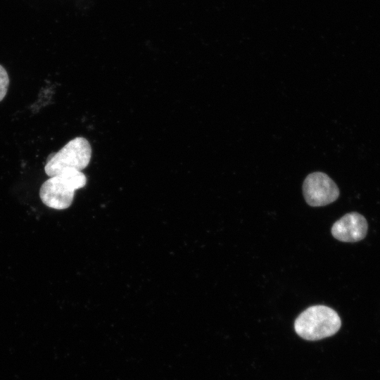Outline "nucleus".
<instances>
[{"label": "nucleus", "mask_w": 380, "mask_h": 380, "mask_svg": "<svg viewBox=\"0 0 380 380\" xmlns=\"http://www.w3.org/2000/svg\"><path fill=\"white\" fill-rule=\"evenodd\" d=\"M366 219L357 213H350L337 220L331 227L333 236L343 242H357L363 239L367 232Z\"/></svg>", "instance_id": "obj_5"}, {"label": "nucleus", "mask_w": 380, "mask_h": 380, "mask_svg": "<svg viewBox=\"0 0 380 380\" xmlns=\"http://www.w3.org/2000/svg\"><path fill=\"white\" fill-rule=\"evenodd\" d=\"M303 191L307 203L313 207L330 204L339 196L336 183L322 172H315L306 177L303 184Z\"/></svg>", "instance_id": "obj_4"}, {"label": "nucleus", "mask_w": 380, "mask_h": 380, "mask_svg": "<svg viewBox=\"0 0 380 380\" xmlns=\"http://www.w3.org/2000/svg\"><path fill=\"white\" fill-rule=\"evenodd\" d=\"M87 183L85 175L78 170H68L49 177L41 186L39 196L49 208L63 210L72 203L75 191Z\"/></svg>", "instance_id": "obj_1"}, {"label": "nucleus", "mask_w": 380, "mask_h": 380, "mask_svg": "<svg viewBox=\"0 0 380 380\" xmlns=\"http://www.w3.org/2000/svg\"><path fill=\"white\" fill-rule=\"evenodd\" d=\"M9 84V77L6 69L0 65V101L5 97Z\"/></svg>", "instance_id": "obj_6"}, {"label": "nucleus", "mask_w": 380, "mask_h": 380, "mask_svg": "<svg viewBox=\"0 0 380 380\" xmlns=\"http://www.w3.org/2000/svg\"><path fill=\"white\" fill-rule=\"evenodd\" d=\"M91 157V147L88 140L76 137L48 156L44 171L50 177L68 170L81 171L89 165Z\"/></svg>", "instance_id": "obj_3"}, {"label": "nucleus", "mask_w": 380, "mask_h": 380, "mask_svg": "<svg viewBox=\"0 0 380 380\" xmlns=\"http://www.w3.org/2000/svg\"><path fill=\"white\" fill-rule=\"evenodd\" d=\"M341 326L337 312L325 305H313L301 312L294 322L298 336L305 340L316 341L335 334Z\"/></svg>", "instance_id": "obj_2"}]
</instances>
